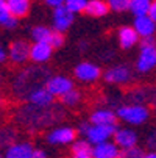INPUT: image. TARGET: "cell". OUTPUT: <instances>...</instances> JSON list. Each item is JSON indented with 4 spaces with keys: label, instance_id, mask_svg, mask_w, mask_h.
<instances>
[{
    "label": "cell",
    "instance_id": "cell-3",
    "mask_svg": "<svg viewBox=\"0 0 156 158\" xmlns=\"http://www.w3.org/2000/svg\"><path fill=\"white\" fill-rule=\"evenodd\" d=\"M117 118L128 125H142L150 118V108L147 105L125 103L117 108Z\"/></svg>",
    "mask_w": 156,
    "mask_h": 158
},
{
    "label": "cell",
    "instance_id": "cell-38",
    "mask_svg": "<svg viewBox=\"0 0 156 158\" xmlns=\"http://www.w3.org/2000/svg\"><path fill=\"white\" fill-rule=\"evenodd\" d=\"M148 16L156 22V0H153V5H151V8H150V13H148Z\"/></svg>",
    "mask_w": 156,
    "mask_h": 158
},
{
    "label": "cell",
    "instance_id": "cell-37",
    "mask_svg": "<svg viewBox=\"0 0 156 158\" xmlns=\"http://www.w3.org/2000/svg\"><path fill=\"white\" fill-rule=\"evenodd\" d=\"M33 158H49V156H47V152H46V150H42V149H34Z\"/></svg>",
    "mask_w": 156,
    "mask_h": 158
},
{
    "label": "cell",
    "instance_id": "cell-17",
    "mask_svg": "<svg viewBox=\"0 0 156 158\" xmlns=\"http://www.w3.org/2000/svg\"><path fill=\"white\" fill-rule=\"evenodd\" d=\"M133 27L138 31V35L141 36V39L144 38H150L156 35V22L150 17V16H141V17H134Z\"/></svg>",
    "mask_w": 156,
    "mask_h": 158
},
{
    "label": "cell",
    "instance_id": "cell-5",
    "mask_svg": "<svg viewBox=\"0 0 156 158\" xmlns=\"http://www.w3.org/2000/svg\"><path fill=\"white\" fill-rule=\"evenodd\" d=\"M133 78V71L126 64H116L103 72V80L111 85H126Z\"/></svg>",
    "mask_w": 156,
    "mask_h": 158
},
{
    "label": "cell",
    "instance_id": "cell-31",
    "mask_svg": "<svg viewBox=\"0 0 156 158\" xmlns=\"http://www.w3.org/2000/svg\"><path fill=\"white\" fill-rule=\"evenodd\" d=\"M64 41H66L64 33H59V31H55V30H53L52 41H50L52 47H53V49H59V47H62V46H64Z\"/></svg>",
    "mask_w": 156,
    "mask_h": 158
},
{
    "label": "cell",
    "instance_id": "cell-25",
    "mask_svg": "<svg viewBox=\"0 0 156 158\" xmlns=\"http://www.w3.org/2000/svg\"><path fill=\"white\" fill-rule=\"evenodd\" d=\"M52 35H53V30L46 25H36L31 30V39L34 42H49L50 44Z\"/></svg>",
    "mask_w": 156,
    "mask_h": 158
},
{
    "label": "cell",
    "instance_id": "cell-35",
    "mask_svg": "<svg viewBox=\"0 0 156 158\" xmlns=\"http://www.w3.org/2000/svg\"><path fill=\"white\" fill-rule=\"evenodd\" d=\"M17 24H19V19L13 16V17H11L8 22H6V24H5L3 27H5V28H8V30H14V28L17 27Z\"/></svg>",
    "mask_w": 156,
    "mask_h": 158
},
{
    "label": "cell",
    "instance_id": "cell-6",
    "mask_svg": "<svg viewBox=\"0 0 156 158\" xmlns=\"http://www.w3.org/2000/svg\"><path fill=\"white\" fill-rule=\"evenodd\" d=\"M75 78H78L81 83H94L102 77L100 66H97L92 61H81L74 69Z\"/></svg>",
    "mask_w": 156,
    "mask_h": 158
},
{
    "label": "cell",
    "instance_id": "cell-33",
    "mask_svg": "<svg viewBox=\"0 0 156 158\" xmlns=\"http://www.w3.org/2000/svg\"><path fill=\"white\" fill-rule=\"evenodd\" d=\"M91 122H87V121H83V122H80V125H78V133L80 135H83V136H86L87 135V131H89V128H91Z\"/></svg>",
    "mask_w": 156,
    "mask_h": 158
},
{
    "label": "cell",
    "instance_id": "cell-7",
    "mask_svg": "<svg viewBox=\"0 0 156 158\" xmlns=\"http://www.w3.org/2000/svg\"><path fill=\"white\" fill-rule=\"evenodd\" d=\"M117 128H119L117 125H91L84 139L87 143H91L92 146L106 143L109 141V138H114V133Z\"/></svg>",
    "mask_w": 156,
    "mask_h": 158
},
{
    "label": "cell",
    "instance_id": "cell-15",
    "mask_svg": "<svg viewBox=\"0 0 156 158\" xmlns=\"http://www.w3.org/2000/svg\"><path fill=\"white\" fill-rule=\"evenodd\" d=\"M53 47L49 42H33L31 44V52H30V60L33 63H46L52 58Z\"/></svg>",
    "mask_w": 156,
    "mask_h": 158
},
{
    "label": "cell",
    "instance_id": "cell-9",
    "mask_svg": "<svg viewBox=\"0 0 156 158\" xmlns=\"http://www.w3.org/2000/svg\"><path fill=\"white\" fill-rule=\"evenodd\" d=\"M49 91L55 96V97H62L67 93H70L74 88V81L72 78L66 77V75H52L50 80L47 81V86H46Z\"/></svg>",
    "mask_w": 156,
    "mask_h": 158
},
{
    "label": "cell",
    "instance_id": "cell-26",
    "mask_svg": "<svg viewBox=\"0 0 156 158\" xmlns=\"http://www.w3.org/2000/svg\"><path fill=\"white\" fill-rule=\"evenodd\" d=\"M81 102V93L78 89H72L70 93H67L66 96L61 97V103L64 106H77Z\"/></svg>",
    "mask_w": 156,
    "mask_h": 158
},
{
    "label": "cell",
    "instance_id": "cell-13",
    "mask_svg": "<svg viewBox=\"0 0 156 158\" xmlns=\"http://www.w3.org/2000/svg\"><path fill=\"white\" fill-rule=\"evenodd\" d=\"M33 153H34V147L30 141H16L5 149L2 156L3 158H33Z\"/></svg>",
    "mask_w": 156,
    "mask_h": 158
},
{
    "label": "cell",
    "instance_id": "cell-23",
    "mask_svg": "<svg viewBox=\"0 0 156 158\" xmlns=\"http://www.w3.org/2000/svg\"><path fill=\"white\" fill-rule=\"evenodd\" d=\"M151 5H153V0H131L130 2V11L133 13L134 17L148 16Z\"/></svg>",
    "mask_w": 156,
    "mask_h": 158
},
{
    "label": "cell",
    "instance_id": "cell-29",
    "mask_svg": "<svg viewBox=\"0 0 156 158\" xmlns=\"http://www.w3.org/2000/svg\"><path fill=\"white\" fill-rule=\"evenodd\" d=\"M144 155H145L144 149H141L139 146H136V147H133V149L122 150L120 158H144Z\"/></svg>",
    "mask_w": 156,
    "mask_h": 158
},
{
    "label": "cell",
    "instance_id": "cell-12",
    "mask_svg": "<svg viewBox=\"0 0 156 158\" xmlns=\"http://www.w3.org/2000/svg\"><path fill=\"white\" fill-rule=\"evenodd\" d=\"M74 19H75L74 13L66 5L55 8L53 10V28H55V31L64 33L66 30H69L70 25L74 24Z\"/></svg>",
    "mask_w": 156,
    "mask_h": 158
},
{
    "label": "cell",
    "instance_id": "cell-34",
    "mask_svg": "<svg viewBox=\"0 0 156 158\" xmlns=\"http://www.w3.org/2000/svg\"><path fill=\"white\" fill-rule=\"evenodd\" d=\"M42 2L46 3L47 6H52V8L55 10V8H58V6L64 5V3H66V0H42Z\"/></svg>",
    "mask_w": 156,
    "mask_h": 158
},
{
    "label": "cell",
    "instance_id": "cell-2",
    "mask_svg": "<svg viewBox=\"0 0 156 158\" xmlns=\"http://www.w3.org/2000/svg\"><path fill=\"white\" fill-rule=\"evenodd\" d=\"M50 77L52 74L47 67H42V66L27 67V69H22L13 80L11 91L16 97L28 100V97L34 91H38L39 88L47 86V81L50 80Z\"/></svg>",
    "mask_w": 156,
    "mask_h": 158
},
{
    "label": "cell",
    "instance_id": "cell-14",
    "mask_svg": "<svg viewBox=\"0 0 156 158\" xmlns=\"http://www.w3.org/2000/svg\"><path fill=\"white\" fill-rule=\"evenodd\" d=\"M117 113L111 108H97L89 116L92 125H117Z\"/></svg>",
    "mask_w": 156,
    "mask_h": 158
},
{
    "label": "cell",
    "instance_id": "cell-39",
    "mask_svg": "<svg viewBox=\"0 0 156 158\" xmlns=\"http://www.w3.org/2000/svg\"><path fill=\"white\" fill-rule=\"evenodd\" d=\"M6 56H8V52H6L5 46H2V49H0V63H5Z\"/></svg>",
    "mask_w": 156,
    "mask_h": 158
},
{
    "label": "cell",
    "instance_id": "cell-1",
    "mask_svg": "<svg viewBox=\"0 0 156 158\" xmlns=\"http://www.w3.org/2000/svg\"><path fill=\"white\" fill-rule=\"evenodd\" d=\"M62 114H64L62 108L56 103H53L52 106H47V108H41V106L27 103L16 111V121L20 125L27 127L28 130L36 131L44 127H50V125L56 124L58 121H61L64 118Z\"/></svg>",
    "mask_w": 156,
    "mask_h": 158
},
{
    "label": "cell",
    "instance_id": "cell-19",
    "mask_svg": "<svg viewBox=\"0 0 156 158\" xmlns=\"http://www.w3.org/2000/svg\"><path fill=\"white\" fill-rule=\"evenodd\" d=\"M28 103H31L34 106H41V108H47L55 103V96L44 86V88H39L38 91H34L28 97Z\"/></svg>",
    "mask_w": 156,
    "mask_h": 158
},
{
    "label": "cell",
    "instance_id": "cell-32",
    "mask_svg": "<svg viewBox=\"0 0 156 158\" xmlns=\"http://www.w3.org/2000/svg\"><path fill=\"white\" fill-rule=\"evenodd\" d=\"M147 146H148V149L150 150H153V152H156V128H153L150 133H148V136H147Z\"/></svg>",
    "mask_w": 156,
    "mask_h": 158
},
{
    "label": "cell",
    "instance_id": "cell-10",
    "mask_svg": "<svg viewBox=\"0 0 156 158\" xmlns=\"http://www.w3.org/2000/svg\"><path fill=\"white\" fill-rule=\"evenodd\" d=\"M30 52H31V46L27 41L16 39L10 44L8 56H10V61L14 64H24L27 60H30Z\"/></svg>",
    "mask_w": 156,
    "mask_h": 158
},
{
    "label": "cell",
    "instance_id": "cell-40",
    "mask_svg": "<svg viewBox=\"0 0 156 158\" xmlns=\"http://www.w3.org/2000/svg\"><path fill=\"white\" fill-rule=\"evenodd\" d=\"M144 158H156V152H153V150H148V152H145Z\"/></svg>",
    "mask_w": 156,
    "mask_h": 158
},
{
    "label": "cell",
    "instance_id": "cell-18",
    "mask_svg": "<svg viewBox=\"0 0 156 158\" xmlns=\"http://www.w3.org/2000/svg\"><path fill=\"white\" fill-rule=\"evenodd\" d=\"M120 153L122 150L114 141H106V143L97 144L92 149L94 158H120Z\"/></svg>",
    "mask_w": 156,
    "mask_h": 158
},
{
    "label": "cell",
    "instance_id": "cell-41",
    "mask_svg": "<svg viewBox=\"0 0 156 158\" xmlns=\"http://www.w3.org/2000/svg\"><path fill=\"white\" fill-rule=\"evenodd\" d=\"M151 102H153V105H154V108H156V91H153V99H151Z\"/></svg>",
    "mask_w": 156,
    "mask_h": 158
},
{
    "label": "cell",
    "instance_id": "cell-30",
    "mask_svg": "<svg viewBox=\"0 0 156 158\" xmlns=\"http://www.w3.org/2000/svg\"><path fill=\"white\" fill-rule=\"evenodd\" d=\"M11 17H13V14L6 5V0H0V24L5 25Z\"/></svg>",
    "mask_w": 156,
    "mask_h": 158
},
{
    "label": "cell",
    "instance_id": "cell-11",
    "mask_svg": "<svg viewBox=\"0 0 156 158\" xmlns=\"http://www.w3.org/2000/svg\"><path fill=\"white\" fill-rule=\"evenodd\" d=\"M113 139L120 147V150H126V149H133L138 146L139 136H138V131L130 127H119L114 133Z\"/></svg>",
    "mask_w": 156,
    "mask_h": 158
},
{
    "label": "cell",
    "instance_id": "cell-28",
    "mask_svg": "<svg viewBox=\"0 0 156 158\" xmlns=\"http://www.w3.org/2000/svg\"><path fill=\"white\" fill-rule=\"evenodd\" d=\"M109 10H113L116 13H122L125 10H130V0H106Z\"/></svg>",
    "mask_w": 156,
    "mask_h": 158
},
{
    "label": "cell",
    "instance_id": "cell-27",
    "mask_svg": "<svg viewBox=\"0 0 156 158\" xmlns=\"http://www.w3.org/2000/svg\"><path fill=\"white\" fill-rule=\"evenodd\" d=\"M87 3H89V0H66V3H64V5L75 14V13L86 11Z\"/></svg>",
    "mask_w": 156,
    "mask_h": 158
},
{
    "label": "cell",
    "instance_id": "cell-36",
    "mask_svg": "<svg viewBox=\"0 0 156 158\" xmlns=\"http://www.w3.org/2000/svg\"><path fill=\"white\" fill-rule=\"evenodd\" d=\"M141 46H156V39H154V36H150V38H144V39H141Z\"/></svg>",
    "mask_w": 156,
    "mask_h": 158
},
{
    "label": "cell",
    "instance_id": "cell-20",
    "mask_svg": "<svg viewBox=\"0 0 156 158\" xmlns=\"http://www.w3.org/2000/svg\"><path fill=\"white\" fill-rule=\"evenodd\" d=\"M92 149H94V146L91 143H87L84 138L77 139L70 147V158H94Z\"/></svg>",
    "mask_w": 156,
    "mask_h": 158
},
{
    "label": "cell",
    "instance_id": "cell-22",
    "mask_svg": "<svg viewBox=\"0 0 156 158\" xmlns=\"http://www.w3.org/2000/svg\"><path fill=\"white\" fill-rule=\"evenodd\" d=\"M109 11V5L105 0H89V3L86 6V14L91 17H103Z\"/></svg>",
    "mask_w": 156,
    "mask_h": 158
},
{
    "label": "cell",
    "instance_id": "cell-16",
    "mask_svg": "<svg viewBox=\"0 0 156 158\" xmlns=\"http://www.w3.org/2000/svg\"><path fill=\"white\" fill-rule=\"evenodd\" d=\"M117 41L119 46L125 50L134 47L138 42H141V36L134 30V27H120L117 31Z\"/></svg>",
    "mask_w": 156,
    "mask_h": 158
},
{
    "label": "cell",
    "instance_id": "cell-42",
    "mask_svg": "<svg viewBox=\"0 0 156 158\" xmlns=\"http://www.w3.org/2000/svg\"><path fill=\"white\" fill-rule=\"evenodd\" d=\"M130 2H131V0H130Z\"/></svg>",
    "mask_w": 156,
    "mask_h": 158
},
{
    "label": "cell",
    "instance_id": "cell-21",
    "mask_svg": "<svg viewBox=\"0 0 156 158\" xmlns=\"http://www.w3.org/2000/svg\"><path fill=\"white\" fill-rule=\"evenodd\" d=\"M6 5L11 11V14L17 19L24 17L30 13L31 8V0H6Z\"/></svg>",
    "mask_w": 156,
    "mask_h": 158
},
{
    "label": "cell",
    "instance_id": "cell-8",
    "mask_svg": "<svg viewBox=\"0 0 156 158\" xmlns=\"http://www.w3.org/2000/svg\"><path fill=\"white\" fill-rule=\"evenodd\" d=\"M156 67V46H141L138 60H136V71L141 74H147Z\"/></svg>",
    "mask_w": 156,
    "mask_h": 158
},
{
    "label": "cell",
    "instance_id": "cell-24",
    "mask_svg": "<svg viewBox=\"0 0 156 158\" xmlns=\"http://www.w3.org/2000/svg\"><path fill=\"white\" fill-rule=\"evenodd\" d=\"M147 88H136L131 89L126 94V99H130V103H138V105H145L147 99H153V93H147Z\"/></svg>",
    "mask_w": 156,
    "mask_h": 158
},
{
    "label": "cell",
    "instance_id": "cell-4",
    "mask_svg": "<svg viewBox=\"0 0 156 158\" xmlns=\"http://www.w3.org/2000/svg\"><path fill=\"white\" fill-rule=\"evenodd\" d=\"M77 128L67 127V125H59L52 128L47 135H46V141L52 146H72L77 141Z\"/></svg>",
    "mask_w": 156,
    "mask_h": 158
}]
</instances>
